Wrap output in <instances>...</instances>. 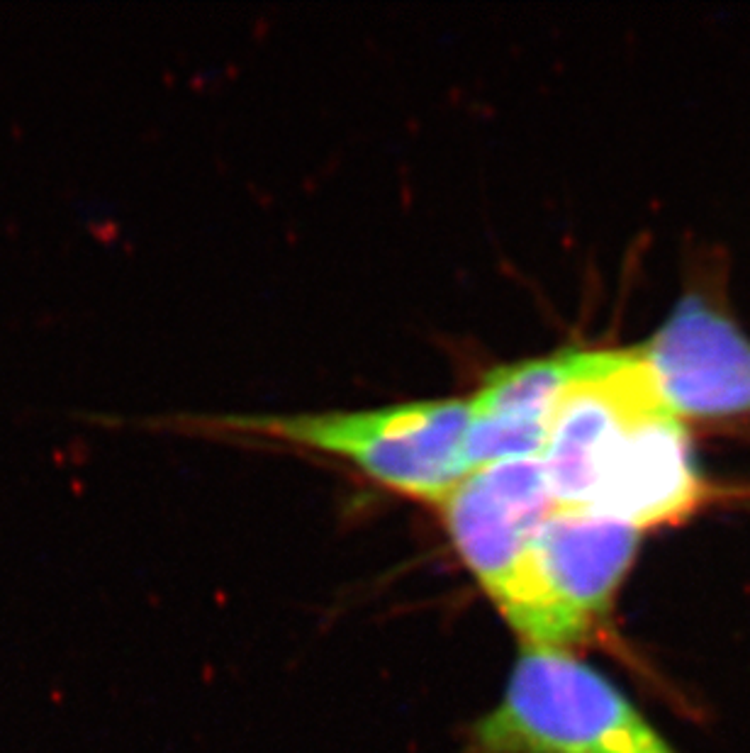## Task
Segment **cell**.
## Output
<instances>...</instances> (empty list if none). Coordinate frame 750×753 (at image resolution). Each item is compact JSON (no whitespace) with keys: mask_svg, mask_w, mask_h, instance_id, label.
I'll return each instance as SVG.
<instances>
[{"mask_svg":"<svg viewBox=\"0 0 750 753\" xmlns=\"http://www.w3.org/2000/svg\"><path fill=\"white\" fill-rule=\"evenodd\" d=\"M468 753H677L604 673L570 651L524 646Z\"/></svg>","mask_w":750,"mask_h":753,"instance_id":"obj_1","label":"cell"},{"mask_svg":"<svg viewBox=\"0 0 750 753\" xmlns=\"http://www.w3.org/2000/svg\"><path fill=\"white\" fill-rule=\"evenodd\" d=\"M639 542L609 517L556 510L490 600L524 646L570 651L607 619Z\"/></svg>","mask_w":750,"mask_h":753,"instance_id":"obj_2","label":"cell"},{"mask_svg":"<svg viewBox=\"0 0 750 753\" xmlns=\"http://www.w3.org/2000/svg\"><path fill=\"white\" fill-rule=\"evenodd\" d=\"M468 420V400L444 397L351 413L241 414L222 424L331 454L380 486L439 505L470 473Z\"/></svg>","mask_w":750,"mask_h":753,"instance_id":"obj_3","label":"cell"},{"mask_svg":"<svg viewBox=\"0 0 750 753\" xmlns=\"http://www.w3.org/2000/svg\"><path fill=\"white\" fill-rule=\"evenodd\" d=\"M705 500L706 483L685 422L660 403L619 430L597 461L585 505L577 512L609 517L643 532L682 522Z\"/></svg>","mask_w":750,"mask_h":753,"instance_id":"obj_4","label":"cell"},{"mask_svg":"<svg viewBox=\"0 0 750 753\" xmlns=\"http://www.w3.org/2000/svg\"><path fill=\"white\" fill-rule=\"evenodd\" d=\"M639 354L682 422L750 414V337L705 293L682 295Z\"/></svg>","mask_w":750,"mask_h":753,"instance_id":"obj_5","label":"cell"},{"mask_svg":"<svg viewBox=\"0 0 750 753\" xmlns=\"http://www.w3.org/2000/svg\"><path fill=\"white\" fill-rule=\"evenodd\" d=\"M453 549L493 595L556 512L541 459H510L470 471L439 503Z\"/></svg>","mask_w":750,"mask_h":753,"instance_id":"obj_6","label":"cell"},{"mask_svg":"<svg viewBox=\"0 0 750 753\" xmlns=\"http://www.w3.org/2000/svg\"><path fill=\"white\" fill-rule=\"evenodd\" d=\"M583 349L534 356L487 371L468 400L470 471L510 459H541L560 393L580 368Z\"/></svg>","mask_w":750,"mask_h":753,"instance_id":"obj_7","label":"cell"}]
</instances>
